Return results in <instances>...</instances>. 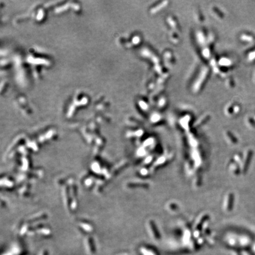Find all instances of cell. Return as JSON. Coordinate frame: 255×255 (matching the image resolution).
Listing matches in <instances>:
<instances>
[{"label": "cell", "mask_w": 255, "mask_h": 255, "mask_svg": "<svg viewBox=\"0 0 255 255\" xmlns=\"http://www.w3.org/2000/svg\"><path fill=\"white\" fill-rule=\"evenodd\" d=\"M233 195L232 194H229L227 196V199L226 200V209L227 211H230L232 209L233 204Z\"/></svg>", "instance_id": "6da1fadb"}]
</instances>
